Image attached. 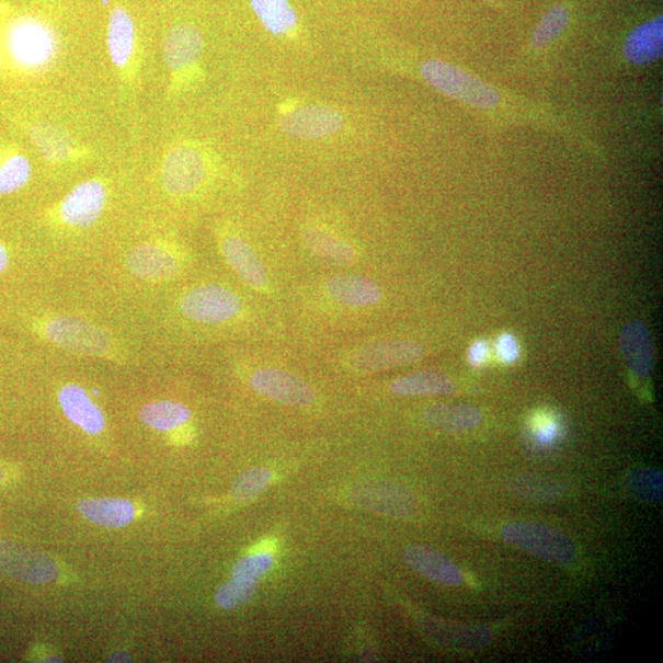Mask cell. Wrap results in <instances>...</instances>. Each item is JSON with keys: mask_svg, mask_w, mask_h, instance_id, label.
I'll return each mask as SVG.
<instances>
[{"mask_svg": "<svg viewBox=\"0 0 663 663\" xmlns=\"http://www.w3.org/2000/svg\"><path fill=\"white\" fill-rule=\"evenodd\" d=\"M35 331L60 350L107 361H122L119 346L105 329L76 316H53L35 322Z\"/></svg>", "mask_w": 663, "mask_h": 663, "instance_id": "cell-1", "label": "cell"}, {"mask_svg": "<svg viewBox=\"0 0 663 663\" xmlns=\"http://www.w3.org/2000/svg\"><path fill=\"white\" fill-rule=\"evenodd\" d=\"M421 70L426 83L462 104L477 108H493L499 104L500 96L493 87L461 68L431 59Z\"/></svg>", "mask_w": 663, "mask_h": 663, "instance_id": "cell-2", "label": "cell"}, {"mask_svg": "<svg viewBox=\"0 0 663 663\" xmlns=\"http://www.w3.org/2000/svg\"><path fill=\"white\" fill-rule=\"evenodd\" d=\"M502 537L507 545L556 564H570L578 556L573 539L563 530L542 524H508L503 527Z\"/></svg>", "mask_w": 663, "mask_h": 663, "instance_id": "cell-3", "label": "cell"}, {"mask_svg": "<svg viewBox=\"0 0 663 663\" xmlns=\"http://www.w3.org/2000/svg\"><path fill=\"white\" fill-rule=\"evenodd\" d=\"M179 305L188 320L207 324L231 321L242 309L239 295L219 284H204L190 289Z\"/></svg>", "mask_w": 663, "mask_h": 663, "instance_id": "cell-4", "label": "cell"}, {"mask_svg": "<svg viewBox=\"0 0 663 663\" xmlns=\"http://www.w3.org/2000/svg\"><path fill=\"white\" fill-rule=\"evenodd\" d=\"M56 37L43 23L34 19L18 22L9 34V48L20 65L41 68L56 54Z\"/></svg>", "mask_w": 663, "mask_h": 663, "instance_id": "cell-5", "label": "cell"}, {"mask_svg": "<svg viewBox=\"0 0 663 663\" xmlns=\"http://www.w3.org/2000/svg\"><path fill=\"white\" fill-rule=\"evenodd\" d=\"M0 574L28 584L53 583L58 567L53 559L23 546L0 542Z\"/></svg>", "mask_w": 663, "mask_h": 663, "instance_id": "cell-6", "label": "cell"}, {"mask_svg": "<svg viewBox=\"0 0 663 663\" xmlns=\"http://www.w3.org/2000/svg\"><path fill=\"white\" fill-rule=\"evenodd\" d=\"M424 348L410 341H385L362 346L352 352L346 364L358 373H376L408 365L421 359Z\"/></svg>", "mask_w": 663, "mask_h": 663, "instance_id": "cell-7", "label": "cell"}, {"mask_svg": "<svg viewBox=\"0 0 663 663\" xmlns=\"http://www.w3.org/2000/svg\"><path fill=\"white\" fill-rule=\"evenodd\" d=\"M343 124L344 118L339 110L319 104L295 107L279 117V127L285 135L300 139L332 136Z\"/></svg>", "mask_w": 663, "mask_h": 663, "instance_id": "cell-8", "label": "cell"}, {"mask_svg": "<svg viewBox=\"0 0 663 663\" xmlns=\"http://www.w3.org/2000/svg\"><path fill=\"white\" fill-rule=\"evenodd\" d=\"M250 384L254 391L285 405L306 408L316 402V393L308 382L275 367L253 371Z\"/></svg>", "mask_w": 663, "mask_h": 663, "instance_id": "cell-9", "label": "cell"}, {"mask_svg": "<svg viewBox=\"0 0 663 663\" xmlns=\"http://www.w3.org/2000/svg\"><path fill=\"white\" fill-rule=\"evenodd\" d=\"M128 271L145 281H170L176 278L185 267L181 254L162 243H142L129 251Z\"/></svg>", "mask_w": 663, "mask_h": 663, "instance_id": "cell-10", "label": "cell"}, {"mask_svg": "<svg viewBox=\"0 0 663 663\" xmlns=\"http://www.w3.org/2000/svg\"><path fill=\"white\" fill-rule=\"evenodd\" d=\"M355 504L371 512L396 518L411 517L416 500L404 487L392 482H371L353 489Z\"/></svg>", "mask_w": 663, "mask_h": 663, "instance_id": "cell-11", "label": "cell"}, {"mask_svg": "<svg viewBox=\"0 0 663 663\" xmlns=\"http://www.w3.org/2000/svg\"><path fill=\"white\" fill-rule=\"evenodd\" d=\"M206 172L201 152L195 148L181 146L169 152L162 165V185L171 195H188L202 185Z\"/></svg>", "mask_w": 663, "mask_h": 663, "instance_id": "cell-12", "label": "cell"}, {"mask_svg": "<svg viewBox=\"0 0 663 663\" xmlns=\"http://www.w3.org/2000/svg\"><path fill=\"white\" fill-rule=\"evenodd\" d=\"M106 202L104 183L98 180L81 182L60 203V219L69 227L88 228L100 218Z\"/></svg>", "mask_w": 663, "mask_h": 663, "instance_id": "cell-13", "label": "cell"}, {"mask_svg": "<svg viewBox=\"0 0 663 663\" xmlns=\"http://www.w3.org/2000/svg\"><path fill=\"white\" fill-rule=\"evenodd\" d=\"M220 248L224 259L249 287L260 293H270L267 270L247 241L231 233L221 239Z\"/></svg>", "mask_w": 663, "mask_h": 663, "instance_id": "cell-14", "label": "cell"}, {"mask_svg": "<svg viewBox=\"0 0 663 663\" xmlns=\"http://www.w3.org/2000/svg\"><path fill=\"white\" fill-rule=\"evenodd\" d=\"M403 559L415 573L433 581V583L448 587L460 586L464 583V574L460 568L432 547L423 545L407 547Z\"/></svg>", "mask_w": 663, "mask_h": 663, "instance_id": "cell-15", "label": "cell"}, {"mask_svg": "<svg viewBox=\"0 0 663 663\" xmlns=\"http://www.w3.org/2000/svg\"><path fill=\"white\" fill-rule=\"evenodd\" d=\"M619 348L630 369L639 377H649L655 364L654 342L648 325L641 321L629 322L619 336Z\"/></svg>", "mask_w": 663, "mask_h": 663, "instance_id": "cell-16", "label": "cell"}, {"mask_svg": "<svg viewBox=\"0 0 663 663\" xmlns=\"http://www.w3.org/2000/svg\"><path fill=\"white\" fill-rule=\"evenodd\" d=\"M324 288L333 301L355 309L370 308L382 297L379 285L362 275H334L325 282Z\"/></svg>", "mask_w": 663, "mask_h": 663, "instance_id": "cell-17", "label": "cell"}, {"mask_svg": "<svg viewBox=\"0 0 663 663\" xmlns=\"http://www.w3.org/2000/svg\"><path fill=\"white\" fill-rule=\"evenodd\" d=\"M59 404L71 423L90 435H98L105 430V415L90 400L89 395L76 384L66 385L58 396Z\"/></svg>", "mask_w": 663, "mask_h": 663, "instance_id": "cell-18", "label": "cell"}, {"mask_svg": "<svg viewBox=\"0 0 663 663\" xmlns=\"http://www.w3.org/2000/svg\"><path fill=\"white\" fill-rule=\"evenodd\" d=\"M203 36L196 26L191 24L173 25L164 38V57L173 71L195 65L203 50Z\"/></svg>", "mask_w": 663, "mask_h": 663, "instance_id": "cell-19", "label": "cell"}, {"mask_svg": "<svg viewBox=\"0 0 663 663\" xmlns=\"http://www.w3.org/2000/svg\"><path fill=\"white\" fill-rule=\"evenodd\" d=\"M77 510L90 523L112 528L125 527L136 517L135 505L129 500L118 498L81 500Z\"/></svg>", "mask_w": 663, "mask_h": 663, "instance_id": "cell-20", "label": "cell"}, {"mask_svg": "<svg viewBox=\"0 0 663 663\" xmlns=\"http://www.w3.org/2000/svg\"><path fill=\"white\" fill-rule=\"evenodd\" d=\"M663 50V18L658 16L632 30L625 44V56L635 65L655 62Z\"/></svg>", "mask_w": 663, "mask_h": 663, "instance_id": "cell-21", "label": "cell"}, {"mask_svg": "<svg viewBox=\"0 0 663 663\" xmlns=\"http://www.w3.org/2000/svg\"><path fill=\"white\" fill-rule=\"evenodd\" d=\"M302 238L306 247L324 262L344 265L356 260V251L352 244L328 229L316 227L305 229Z\"/></svg>", "mask_w": 663, "mask_h": 663, "instance_id": "cell-22", "label": "cell"}, {"mask_svg": "<svg viewBox=\"0 0 663 663\" xmlns=\"http://www.w3.org/2000/svg\"><path fill=\"white\" fill-rule=\"evenodd\" d=\"M136 25L125 8L117 7L111 12L107 45L112 62L125 67L135 49Z\"/></svg>", "mask_w": 663, "mask_h": 663, "instance_id": "cell-23", "label": "cell"}, {"mask_svg": "<svg viewBox=\"0 0 663 663\" xmlns=\"http://www.w3.org/2000/svg\"><path fill=\"white\" fill-rule=\"evenodd\" d=\"M424 421L436 430L467 432L482 422L478 408L468 404H438L424 412Z\"/></svg>", "mask_w": 663, "mask_h": 663, "instance_id": "cell-24", "label": "cell"}, {"mask_svg": "<svg viewBox=\"0 0 663 663\" xmlns=\"http://www.w3.org/2000/svg\"><path fill=\"white\" fill-rule=\"evenodd\" d=\"M456 391L455 384L442 373L418 371L400 377L391 384L396 396H448Z\"/></svg>", "mask_w": 663, "mask_h": 663, "instance_id": "cell-25", "label": "cell"}, {"mask_svg": "<svg viewBox=\"0 0 663 663\" xmlns=\"http://www.w3.org/2000/svg\"><path fill=\"white\" fill-rule=\"evenodd\" d=\"M432 636L444 644L450 645L457 650H477L489 644L492 640L493 632L484 627L436 624L432 621Z\"/></svg>", "mask_w": 663, "mask_h": 663, "instance_id": "cell-26", "label": "cell"}, {"mask_svg": "<svg viewBox=\"0 0 663 663\" xmlns=\"http://www.w3.org/2000/svg\"><path fill=\"white\" fill-rule=\"evenodd\" d=\"M190 408L173 401H157L140 410V421L158 432H173L191 420Z\"/></svg>", "mask_w": 663, "mask_h": 663, "instance_id": "cell-27", "label": "cell"}, {"mask_svg": "<svg viewBox=\"0 0 663 663\" xmlns=\"http://www.w3.org/2000/svg\"><path fill=\"white\" fill-rule=\"evenodd\" d=\"M253 12L273 35L282 36L293 32L298 16L288 0H251Z\"/></svg>", "mask_w": 663, "mask_h": 663, "instance_id": "cell-28", "label": "cell"}, {"mask_svg": "<svg viewBox=\"0 0 663 663\" xmlns=\"http://www.w3.org/2000/svg\"><path fill=\"white\" fill-rule=\"evenodd\" d=\"M506 487L513 494L530 502H553L564 493L562 484L534 475L510 477Z\"/></svg>", "mask_w": 663, "mask_h": 663, "instance_id": "cell-29", "label": "cell"}, {"mask_svg": "<svg viewBox=\"0 0 663 663\" xmlns=\"http://www.w3.org/2000/svg\"><path fill=\"white\" fill-rule=\"evenodd\" d=\"M629 492L640 502L660 503L663 498V475L656 468H639L627 479Z\"/></svg>", "mask_w": 663, "mask_h": 663, "instance_id": "cell-30", "label": "cell"}, {"mask_svg": "<svg viewBox=\"0 0 663 663\" xmlns=\"http://www.w3.org/2000/svg\"><path fill=\"white\" fill-rule=\"evenodd\" d=\"M32 176V165L26 157L19 155L0 159V195H10L23 188Z\"/></svg>", "mask_w": 663, "mask_h": 663, "instance_id": "cell-31", "label": "cell"}, {"mask_svg": "<svg viewBox=\"0 0 663 663\" xmlns=\"http://www.w3.org/2000/svg\"><path fill=\"white\" fill-rule=\"evenodd\" d=\"M30 136L48 161H62L68 158L70 145L65 133L47 125H37L30 130Z\"/></svg>", "mask_w": 663, "mask_h": 663, "instance_id": "cell-32", "label": "cell"}, {"mask_svg": "<svg viewBox=\"0 0 663 663\" xmlns=\"http://www.w3.org/2000/svg\"><path fill=\"white\" fill-rule=\"evenodd\" d=\"M272 473L265 468H252L237 478L231 488L235 502L248 503L256 499L270 484Z\"/></svg>", "mask_w": 663, "mask_h": 663, "instance_id": "cell-33", "label": "cell"}, {"mask_svg": "<svg viewBox=\"0 0 663 663\" xmlns=\"http://www.w3.org/2000/svg\"><path fill=\"white\" fill-rule=\"evenodd\" d=\"M570 20L568 9L563 5H557L540 19L533 35V45L536 48H544L552 43L558 36L562 35Z\"/></svg>", "mask_w": 663, "mask_h": 663, "instance_id": "cell-34", "label": "cell"}, {"mask_svg": "<svg viewBox=\"0 0 663 663\" xmlns=\"http://www.w3.org/2000/svg\"><path fill=\"white\" fill-rule=\"evenodd\" d=\"M258 593V583H247L232 579L221 585L216 593L217 605L222 609H233L251 601Z\"/></svg>", "mask_w": 663, "mask_h": 663, "instance_id": "cell-35", "label": "cell"}, {"mask_svg": "<svg viewBox=\"0 0 663 663\" xmlns=\"http://www.w3.org/2000/svg\"><path fill=\"white\" fill-rule=\"evenodd\" d=\"M273 565V557L265 553L251 555L239 560L232 569V579L258 583Z\"/></svg>", "mask_w": 663, "mask_h": 663, "instance_id": "cell-36", "label": "cell"}, {"mask_svg": "<svg viewBox=\"0 0 663 663\" xmlns=\"http://www.w3.org/2000/svg\"><path fill=\"white\" fill-rule=\"evenodd\" d=\"M499 354L506 363H513L518 358L519 350L512 334L505 333L499 340Z\"/></svg>", "mask_w": 663, "mask_h": 663, "instance_id": "cell-37", "label": "cell"}, {"mask_svg": "<svg viewBox=\"0 0 663 663\" xmlns=\"http://www.w3.org/2000/svg\"><path fill=\"white\" fill-rule=\"evenodd\" d=\"M487 355V346L483 342L475 343L468 352V361L473 366H479L484 362Z\"/></svg>", "mask_w": 663, "mask_h": 663, "instance_id": "cell-38", "label": "cell"}, {"mask_svg": "<svg viewBox=\"0 0 663 663\" xmlns=\"http://www.w3.org/2000/svg\"><path fill=\"white\" fill-rule=\"evenodd\" d=\"M9 267V253L4 243L0 241V274L4 273Z\"/></svg>", "mask_w": 663, "mask_h": 663, "instance_id": "cell-39", "label": "cell"}, {"mask_svg": "<svg viewBox=\"0 0 663 663\" xmlns=\"http://www.w3.org/2000/svg\"><path fill=\"white\" fill-rule=\"evenodd\" d=\"M108 662H132L130 656L126 651H116L114 654L110 655Z\"/></svg>", "mask_w": 663, "mask_h": 663, "instance_id": "cell-40", "label": "cell"}, {"mask_svg": "<svg viewBox=\"0 0 663 663\" xmlns=\"http://www.w3.org/2000/svg\"><path fill=\"white\" fill-rule=\"evenodd\" d=\"M3 69V49L2 46H0V71H2Z\"/></svg>", "mask_w": 663, "mask_h": 663, "instance_id": "cell-41", "label": "cell"}, {"mask_svg": "<svg viewBox=\"0 0 663 663\" xmlns=\"http://www.w3.org/2000/svg\"><path fill=\"white\" fill-rule=\"evenodd\" d=\"M4 479V471L2 465H0V484H2Z\"/></svg>", "mask_w": 663, "mask_h": 663, "instance_id": "cell-42", "label": "cell"}]
</instances>
